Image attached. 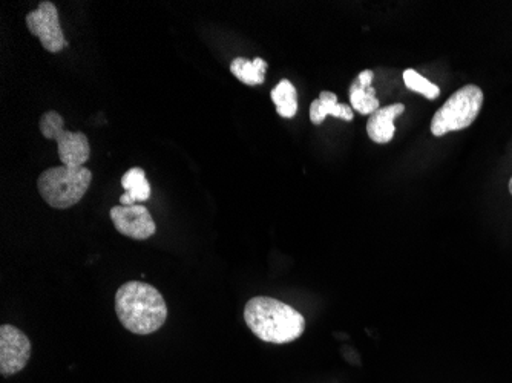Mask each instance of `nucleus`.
<instances>
[{
	"mask_svg": "<svg viewBox=\"0 0 512 383\" xmlns=\"http://www.w3.org/2000/svg\"><path fill=\"white\" fill-rule=\"evenodd\" d=\"M115 313L126 330L148 336L166 324L169 311L165 298L155 287L129 281L115 293Z\"/></svg>",
	"mask_w": 512,
	"mask_h": 383,
	"instance_id": "1",
	"label": "nucleus"
},
{
	"mask_svg": "<svg viewBox=\"0 0 512 383\" xmlns=\"http://www.w3.org/2000/svg\"><path fill=\"white\" fill-rule=\"evenodd\" d=\"M244 321L267 344H292L306 331V319L295 308L269 296H255L244 307Z\"/></svg>",
	"mask_w": 512,
	"mask_h": 383,
	"instance_id": "2",
	"label": "nucleus"
},
{
	"mask_svg": "<svg viewBox=\"0 0 512 383\" xmlns=\"http://www.w3.org/2000/svg\"><path fill=\"white\" fill-rule=\"evenodd\" d=\"M91 181L92 172L86 167L69 169L62 164L42 172L37 180V187L48 206L54 209H69L85 197Z\"/></svg>",
	"mask_w": 512,
	"mask_h": 383,
	"instance_id": "3",
	"label": "nucleus"
},
{
	"mask_svg": "<svg viewBox=\"0 0 512 383\" xmlns=\"http://www.w3.org/2000/svg\"><path fill=\"white\" fill-rule=\"evenodd\" d=\"M483 91L476 85L457 89L444 106L434 114L431 132L434 137H444L448 132L470 128L479 117L483 106Z\"/></svg>",
	"mask_w": 512,
	"mask_h": 383,
	"instance_id": "4",
	"label": "nucleus"
},
{
	"mask_svg": "<svg viewBox=\"0 0 512 383\" xmlns=\"http://www.w3.org/2000/svg\"><path fill=\"white\" fill-rule=\"evenodd\" d=\"M40 132L46 140L57 143L60 161L69 169H82L91 157V146L83 132H69L65 129L63 117L56 111H48L40 118Z\"/></svg>",
	"mask_w": 512,
	"mask_h": 383,
	"instance_id": "5",
	"label": "nucleus"
},
{
	"mask_svg": "<svg viewBox=\"0 0 512 383\" xmlns=\"http://www.w3.org/2000/svg\"><path fill=\"white\" fill-rule=\"evenodd\" d=\"M33 353V345L27 334L14 325L0 327V374L14 376L25 370Z\"/></svg>",
	"mask_w": 512,
	"mask_h": 383,
	"instance_id": "6",
	"label": "nucleus"
},
{
	"mask_svg": "<svg viewBox=\"0 0 512 383\" xmlns=\"http://www.w3.org/2000/svg\"><path fill=\"white\" fill-rule=\"evenodd\" d=\"M27 27L48 53L57 54L68 46L65 34L60 27L59 11L53 2H40L37 10L27 16Z\"/></svg>",
	"mask_w": 512,
	"mask_h": 383,
	"instance_id": "7",
	"label": "nucleus"
},
{
	"mask_svg": "<svg viewBox=\"0 0 512 383\" xmlns=\"http://www.w3.org/2000/svg\"><path fill=\"white\" fill-rule=\"evenodd\" d=\"M115 230L128 238L145 241L157 232V224L143 204L134 206H114L109 212Z\"/></svg>",
	"mask_w": 512,
	"mask_h": 383,
	"instance_id": "8",
	"label": "nucleus"
},
{
	"mask_svg": "<svg viewBox=\"0 0 512 383\" xmlns=\"http://www.w3.org/2000/svg\"><path fill=\"white\" fill-rule=\"evenodd\" d=\"M405 106L402 103L398 105L385 106V108H379L375 114H371L368 118L367 123V134L371 140L378 143V145H385L390 143L394 137V120L399 115L404 114Z\"/></svg>",
	"mask_w": 512,
	"mask_h": 383,
	"instance_id": "9",
	"label": "nucleus"
},
{
	"mask_svg": "<svg viewBox=\"0 0 512 383\" xmlns=\"http://www.w3.org/2000/svg\"><path fill=\"white\" fill-rule=\"evenodd\" d=\"M373 71L365 69L356 77L355 82L350 86V103L352 109L362 115L375 114L379 109V99L371 82H373Z\"/></svg>",
	"mask_w": 512,
	"mask_h": 383,
	"instance_id": "10",
	"label": "nucleus"
},
{
	"mask_svg": "<svg viewBox=\"0 0 512 383\" xmlns=\"http://www.w3.org/2000/svg\"><path fill=\"white\" fill-rule=\"evenodd\" d=\"M333 115V117L341 118L345 122H352L353 109L352 106L339 105L338 97L330 91H322L318 99L313 100L310 105V120L313 125L319 126L324 123L325 118Z\"/></svg>",
	"mask_w": 512,
	"mask_h": 383,
	"instance_id": "11",
	"label": "nucleus"
},
{
	"mask_svg": "<svg viewBox=\"0 0 512 383\" xmlns=\"http://www.w3.org/2000/svg\"><path fill=\"white\" fill-rule=\"evenodd\" d=\"M122 187L125 189V194L120 197L122 206L145 203L151 198V184H149L142 167L129 169L122 177Z\"/></svg>",
	"mask_w": 512,
	"mask_h": 383,
	"instance_id": "12",
	"label": "nucleus"
},
{
	"mask_svg": "<svg viewBox=\"0 0 512 383\" xmlns=\"http://www.w3.org/2000/svg\"><path fill=\"white\" fill-rule=\"evenodd\" d=\"M267 66L269 65L266 60L261 57H256L252 62L243 57H237L234 62L230 63V71L244 85L258 86L263 85L264 79H266Z\"/></svg>",
	"mask_w": 512,
	"mask_h": 383,
	"instance_id": "13",
	"label": "nucleus"
},
{
	"mask_svg": "<svg viewBox=\"0 0 512 383\" xmlns=\"http://www.w3.org/2000/svg\"><path fill=\"white\" fill-rule=\"evenodd\" d=\"M276 112L281 117L293 118L298 112V92L290 80H281L270 92Z\"/></svg>",
	"mask_w": 512,
	"mask_h": 383,
	"instance_id": "14",
	"label": "nucleus"
},
{
	"mask_svg": "<svg viewBox=\"0 0 512 383\" xmlns=\"http://www.w3.org/2000/svg\"><path fill=\"white\" fill-rule=\"evenodd\" d=\"M404 83L410 91L419 92L424 95L425 99L436 100L440 95L439 86L434 83L428 82L424 76L414 71V69H407L404 73Z\"/></svg>",
	"mask_w": 512,
	"mask_h": 383,
	"instance_id": "15",
	"label": "nucleus"
},
{
	"mask_svg": "<svg viewBox=\"0 0 512 383\" xmlns=\"http://www.w3.org/2000/svg\"><path fill=\"white\" fill-rule=\"evenodd\" d=\"M509 192H511L512 195V177L511 180H509Z\"/></svg>",
	"mask_w": 512,
	"mask_h": 383,
	"instance_id": "16",
	"label": "nucleus"
}]
</instances>
